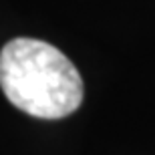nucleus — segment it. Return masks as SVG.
Listing matches in <instances>:
<instances>
[{
    "label": "nucleus",
    "mask_w": 155,
    "mask_h": 155,
    "mask_svg": "<svg viewBox=\"0 0 155 155\" xmlns=\"http://www.w3.org/2000/svg\"><path fill=\"white\" fill-rule=\"evenodd\" d=\"M0 89L16 109L38 119H63L83 103V79L57 46L14 38L0 51Z\"/></svg>",
    "instance_id": "obj_1"
}]
</instances>
